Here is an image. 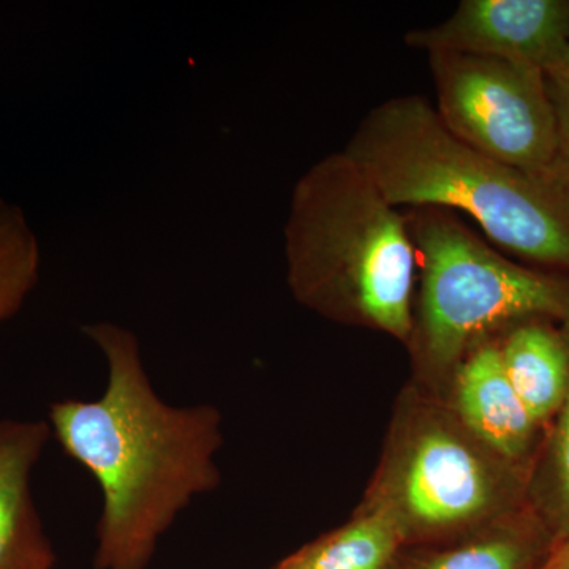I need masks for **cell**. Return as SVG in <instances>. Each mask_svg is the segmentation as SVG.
<instances>
[{"label": "cell", "mask_w": 569, "mask_h": 569, "mask_svg": "<svg viewBox=\"0 0 569 569\" xmlns=\"http://www.w3.org/2000/svg\"><path fill=\"white\" fill-rule=\"evenodd\" d=\"M550 102L556 112L559 159L569 164V70L546 73Z\"/></svg>", "instance_id": "cell-15"}, {"label": "cell", "mask_w": 569, "mask_h": 569, "mask_svg": "<svg viewBox=\"0 0 569 569\" xmlns=\"http://www.w3.org/2000/svg\"><path fill=\"white\" fill-rule=\"evenodd\" d=\"M39 276V247L20 209L0 201V323L20 309Z\"/></svg>", "instance_id": "cell-14"}, {"label": "cell", "mask_w": 569, "mask_h": 569, "mask_svg": "<svg viewBox=\"0 0 569 569\" xmlns=\"http://www.w3.org/2000/svg\"><path fill=\"white\" fill-rule=\"evenodd\" d=\"M51 433L47 421H0V569L54 565L31 490L33 468Z\"/></svg>", "instance_id": "cell-9"}, {"label": "cell", "mask_w": 569, "mask_h": 569, "mask_svg": "<svg viewBox=\"0 0 569 569\" xmlns=\"http://www.w3.org/2000/svg\"><path fill=\"white\" fill-rule=\"evenodd\" d=\"M553 170H556L557 178L563 186V189L567 190L569 197V164L561 162L560 159H557L556 164H553Z\"/></svg>", "instance_id": "cell-17"}, {"label": "cell", "mask_w": 569, "mask_h": 569, "mask_svg": "<svg viewBox=\"0 0 569 569\" xmlns=\"http://www.w3.org/2000/svg\"><path fill=\"white\" fill-rule=\"evenodd\" d=\"M567 569H569V557H568V563H567Z\"/></svg>", "instance_id": "cell-20"}, {"label": "cell", "mask_w": 569, "mask_h": 569, "mask_svg": "<svg viewBox=\"0 0 569 569\" xmlns=\"http://www.w3.org/2000/svg\"><path fill=\"white\" fill-rule=\"evenodd\" d=\"M436 112L449 132L498 162L542 174L559 159L546 73L492 56L430 51Z\"/></svg>", "instance_id": "cell-6"}, {"label": "cell", "mask_w": 569, "mask_h": 569, "mask_svg": "<svg viewBox=\"0 0 569 569\" xmlns=\"http://www.w3.org/2000/svg\"><path fill=\"white\" fill-rule=\"evenodd\" d=\"M403 212L419 279L407 346L415 387L443 400L467 351L511 326L546 320L569 331V272L509 260L455 212Z\"/></svg>", "instance_id": "cell-4"}, {"label": "cell", "mask_w": 569, "mask_h": 569, "mask_svg": "<svg viewBox=\"0 0 569 569\" xmlns=\"http://www.w3.org/2000/svg\"><path fill=\"white\" fill-rule=\"evenodd\" d=\"M84 332L107 356V389L96 400L52 403L48 422L102 490L96 568L144 569L193 498L219 488L222 415L160 399L126 329L102 323Z\"/></svg>", "instance_id": "cell-1"}, {"label": "cell", "mask_w": 569, "mask_h": 569, "mask_svg": "<svg viewBox=\"0 0 569 569\" xmlns=\"http://www.w3.org/2000/svg\"><path fill=\"white\" fill-rule=\"evenodd\" d=\"M529 505L553 545L569 539V395L546 429L529 478Z\"/></svg>", "instance_id": "cell-13"}, {"label": "cell", "mask_w": 569, "mask_h": 569, "mask_svg": "<svg viewBox=\"0 0 569 569\" xmlns=\"http://www.w3.org/2000/svg\"><path fill=\"white\" fill-rule=\"evenodd\" d=\"M343 152L396 208L466 212L501 249L569 272V198L552 168L527 173L477 151L422 97L367 112Z\"/></svg>", "instance_id": "cell-2"}, {"label": "cell", "mask_w": 569, "mask_h": 569, "mask_svg": "<svg viewBox=\"0 0 569 569\" xmlns=\"http://www.w3.org/2000/svg\"><path fill=\"white\" fill-rule=\"evenodd\" d=\"M529 478L445 400L408 383L361 505L392 520L403 548L441 545L530 507Z\"/></svg>", "instance_id": "cell-5"}, {"label": "cell", "mask_w": 569, "mask_h": 569, "mask_svg": "<svg viewBox=\"0 0 569 569\" xmlns=\"http://www.w3.org/2000/svg\"><path fill=\"white\" fill-rule=\"evenodd\" d=\"M569 557V539L553 546L545 560L539 561L533 569H567Z\"/></svg>", "instance_id": "cell-16"}, {"label": "cell", "mask_w": 569, "mask_h": 569, "mask_svg": "<svg viewBox=\"0 0 569 569\" xmlns=\"http://www.w3.org/2000/svg\"><path fill=\"white\" fill-rule=\"evenodd\" d=\"M569 39V0H462L451 17L403 37L426 52L456 51L529 63L549 73Z\"/></svg>", "instance_id": "cell-7"}, {"label": "cell", "mask_w": 569, "mask_h": 569, "mask_svg": "<svg viewBox=\"0 0 569 569\" xmlns=\"http://www.w3.org/2000/svg\"><path fill=\"white\" fill-rule=\"evenodd\" d=\"M402 538L383 512L359 505L351 519L284 559L291 569H389Z\"/></svg>", "instance_id": "cell-12"}, {"label": "cell", "mask_w": 569, "mask_h": 569, "mask_svg": "<svg viewBox=\"0 0 569 569\" xmlns=\"http://www.w3.org/2000/svg\"><path fill=\"white\" fill-rule=\"evenodd\" d=\"M443 400L479 440L530 475L546 429L509 381L498 336L467 351Z\"/></svg>", "instance_id": "cell-8"}, {"label": "cell", "mask_w": 569, "mask_h": 569, "mask_svg": "<svg viewBox=\"0 0 569 569\" xmlns=\"http://www.w3.org/2000/svg\"><path fill=\"white\" fill-rule=\"evenodd\" d=\"M272 569H291L290 567H288L287 563H284V560L283 561H280L279 565H277L276 568H272Z\"/></svg>", "instance_id": "cell-19"}, {"label": "cell", "mask_w": 569, "mask_h": 569, "mask_svg": "<svg viewBox=\"0 0 569 569\" xmlns=\"http://www.w3.org/2000/svg\"><path fill=\"white\" fill-rule=\"evenodd\" d=\"M569 70V39L567 43V48H565L563 54H561V59L559 66L556 67L552 71H567ZM549 71V73H552Z\"/></svg>", "instance_id": "cell-18"}, {"label": "cell", "mask_w": 569, "mask_h": 569, "mask_svg": "<svg viewBox=\"0 0 569 569\" xmlns=\"http://www.w3.org/2000/svg\"><path fill=\"white\" fill-rule=\"evenodd\" d=\"M284 238L288 283L302 306L408 346L418 268L407 216L346 152L302 176Z\"/></svg>", "instance_id": "cell-3"}, {"label": "cell", "mask_w": 569, "mask_h": 569, "mask_svg": "<svg viewBox=\"0 0 569 569\" xmlns=\"http://www.w3.org/2000/svg\"><path fill=\"white\" fill-rule=\"evenodd\" d=\"M501 361L531 417L548 429L569 395V331L533 320L498 335Z\"/></svg>", "instance_id": "cell-11"}, {"label": "cell", "mask_w": 569, "mask_h": 569, "mask_svg": "<svg viewBox=\"0 0 569 569\" xmlns=\"http://www.w3.org/2000/svg\"><path fill=\"white\" fill-rule=\"evenodd\" d=\"M553 546L542 520L527 507L455 541L402 548L389 569H533Z\"/></svg>", "instance_id": "cell-10"}]
</instances>
